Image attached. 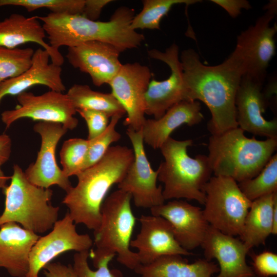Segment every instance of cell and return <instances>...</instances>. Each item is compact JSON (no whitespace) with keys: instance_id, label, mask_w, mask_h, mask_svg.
Instances as JSON below:
<instances>
[{"instance_id":"8","label":"cell","mask_w":277,"mask_h":277,"mask_svg":"<svg viewBox=\"0 0 277 277\" xmlns=\"http://www.w3.org/2000/svg\"><path fill=\"white\" fill-rule=\"evenodd\" d=\"M266 12L254 25L243 31L237 37L236 45L231 53L239 62L243 76L263 85L269 63L275 53L274 36L276 24H270L276 13V2L272 1Z\"/></svg>"},{"instance_id":"38","label":"cell","mask_w":277,"mask_h":277,"mask_svg":"<svg viewBox=\"0 0 277 277\" xmlns=\"http://www.w3.org/2000/svg\"><path fill=\"white\" fill-rule=\"evenodd\" d=\"M43 269L46 277H77L70 265L50 262L46 265Z\"/></svg>"},{"instance_id":"7","label":"cell","mask_w":277,"mask_h":277,"mask_svg":"<svg viewBox=\"0 0 277 277\" xmlns=\"http://www.w3.org/2000/svg\"><path fill=\"white\" fill-rule=\"evenodd\" d=\"M13 170L10 184L3 189L5 203L0 227L7 223H17L36 234L52 229L60 210L50 204L53 191L31 183L19 165L15 164Z\"/></svg>"},{"instance_id":"19","label":"cell","mask_w":277,"mask_h":277,"mask_svg":"<svg viewBox=\"0 0 277 277\" xmlns=\"http://www.w3.org/2000/svg\"><path fill=\"white\" fill-rule=\"evenodd\" d=\"M150 210L152 215L170 223L176 240L183 248L189 251L201 246L210 225L200 207L174 200Z\"/></svg>"},{"instance_id":"11","label":"cell","mask_w":277,"mask_h":277,"mask_svg":"<svg viewBox=\"0 0 277 277\" xmlns=\"http://www.w3.org/2000/svg\"><path fill=\"white\" fill-rule=\"evenodd\" d=\"M133 146L134 160L118 189L130 193L137 207L151 209L165 203L163 187L156 185L158 172L151 167L146 156L141 130L128 128L126 131Z\"/></svg>"},{"instance_id":"10","label":"cell","mask_w":277,"mask_h":277,"mask_svg":"<svg viewBox=\"0 0 277 277\" xmlns=\"http://www.w3.org/2000/svg\"><path fill=\"white\" fill-rule=\"evenodd\" d=\"M17 101L19 105L16 108L1 113L6 128L23 118L58 123L70 130L78 125V120L74 117L76 110L66 93L50 90L37 95L25 91L17 95Z\"/></svg>"},{"instance_id":"28","label":"cell","mask_w":277,"mask_h":277,"mask_svg":"<svg viewBox=\"0 0 277 277\" xmlns=\"http://www.w3.org/2000/svg\"><path fill=\"white\" fill-rule=\"evenodd\" d=\"M198 0H144L141 11L134 16L131 28L160 29V22L175 5L184 4L187 6L201 2Z\"/></svg>"},{"instance_id":"29","label":"cell","mask_w":277,"mask_h":277,"mask_svg":"<svg viewBox=\"0 0 277 277\" xmlns=\"http://www.w3.org/2000/svg\"><path fill=\"white\" fill-rule=\"evenodd\" d=\"M243 193L253 201L277 192V154H273L255 177L238 183Z\"/></svg>"},{"instance_id":"41","label":"cell","mask_w":277,"mask_h":277,"mask_svg":"<svg viewBox=\"0 0 277 277\" xmlns=\"http://www.w3.org/2000/svg\"><path fill=\"white\" fill-rule=\"evenodd\" d=\"M272 223V234L276 235L277 234V202L275 203L273 207Z\"/></svg>"},{"instance_id":"40","label":"cell","mask_w":277,"mask_h":277,"mask_svg":"<svg viewBox=\"0 0 277 277\" xmlns=\"http://www.w3.org/2000/svg\"><path fill=\"white\" fill-rule=\"evenodd\" d=\"M12 143L9 135L0 134V166L7 162L11 152Z\"/></svg>"},{"instance_id":"15","label":"cell","mask_w":277,"mask_h":277,"mask_svg":"<svg viewBox=\"0 0 277 277\" xmlns=\"http://www.w3.org/2000/svg\"><path fill=\"white\" fill-rule=\"evenodd\" d=\"M41 137V145L36 161L24 172L32 184L45 189L56 185L66 193L73 187L58 167L55 156L58 142L68 130L58 123L39 122L33 127Z\"/></svg>"},{"instance_id":"21","label":"cell","mask_w":277,"mask_h":277,"mask_svg":"<svg viewBox=\"0 0 277 277\" xmlns=\"http://www.w3.org/2000/svg\"><path fill=\"white\" fill-rule=\"evenodd\" d=\"M49 53L42 48L33 54L31 66L20 75L0 85V103L6 95H17L35 85H44L51 90L63 92L66 87L62 78L61 66L50 63Z\"/></svg>"},{"instance_id":"30","label":"cell","mask_w":277,"mask_h":277,"mask_svg":"<svg viewBox=\"0 0 277 277\" xmlns=\"http://www.w3.org/2000/svg\"><path fill=\"white\" fill-rule=\"evenodd\" d=\"M34 52L31 48L10 49L0 46V85L26 71L32 64Z\"/></svg>"},{"instance_id":"35","label":"cell","mask_w":277,"mask_h":277,"mask_svg":"<svg viewBox=\"0 0 277 277\" xmlns=\"http://www.w3.org/2000/svg\"><path fill=\"white\" fill-rule=\"evenodd\" d=\"M76 111L86 122L88 140H92L101 134L109 124L110 117L104 112L87 109H77Z\"/></svg>"},{"instance_id":"23","label":"cell","mask_w":277,"mask_h":277,"mask_svg":"<svg viewBox=\"0 0 277 277\" xmlns=\"http://www.w3.org/2000/svg\"><path fill=\"white\" fill-rule=\"evenodd\" d=\"M199 101H183L169 108L158 119H146L141 129L144 142L160 149L172 132L182 125L192 126L204 119Z\"/></svg>"},{"instance_id":"34","label":"cell","mask_w":277,"mask_h":277,"mask_svg":"<svg viewBox=\"0 0 277 277\" xmlns=\"http://www.w3.org/2000/svg\"><path fill=\"white\" fill-rule=\"evenodd\" d=\"M89 256V250L76 252L74 255L72 267L77 277H122L119 270L109 268L108 264L112 259L104 260L95 267L96 270H93L88 265Z\"/></svg>"},{"instance_id":"20","label":"cell","mask_w":277,"mask_h":277,"mask_svg":"<svg viewBox=\"0 0 277 277\" xmlns=\"http://www.w3.org/2000/svg\"><path fill=\"white\" fill-rule=\"evenodd\" d=\"M201 246L206 260L217 261L219 273L216 277H254L253 269L246 260L249 251L234 236L210 225Z\"/></svg>"},{"instance_id":"24","label":"cell","mask_w":277,"mask_h":277,"mask_svg":"<svg viewBox=\"0 0 277 277\" xmlns=\"http://www.w3.org/2000/svg\"><path fill=\"white\" fill-rule=\"evenodd\" d=\"M46 37L37 16L13 13L0 21V46L13 49L28 43H36L49 53L52 63L61 66L64 62L63 56L59 50L45 41Z\"/></svg>"},{"instance_id":"22","label":"cell","mask_w":277,"mask_h":277,"mask_svg":"<svg viewBox=\"0 0 277 277\" xmlns=\"http://www.w3.org/2000/svg\"><path fill=\"white\" fill-rule=\"evenodd\" d=\"M40 236L16 223L0 227V267L13 277H26L31 249Z\"/></svg>"},{"instance_id":"5","label":"cell","mask_w":277,"mask_h":277,"mask_svg":"<svg viewBox=\"0 0 277 277\" xmlns=\"http://www.w3.org/2000/svg\"><path fill=\"white\" fill-rule=\"evenodd\" d=\"M131 200L130 193L118 189L104 201L101 223L94 231L95 249L89 252L95 268L104 260L113 259L116 255L119 263L132 270L141 265L136 252L130 246L136 223Z\"/></svg>"},{"instance_id":"39","label":"cell","mask_w":277,"mask_h":277,"mask_svg":"<svg viewBox=\"0 0 277 277\" xmlns=\"http://www.w3.org/2000/svg\"><path fill=\"white\" fill-rule=\"evenodd\" d=\"M112 2L113 1L111 0H86L84 9L82 15L89 19L97 21L103 8Z\"/></svg>"},{"instance_id":"18","label":"cell","mask_w":277,"mask_h":277,"mask_svg":"<svg viewBox=\"0 0 277 277\" xmlns=\"http://www.w3.org/2000/svg\"><path fill=\"white\" fill-rule=\"evenodd\" d=\"M263 84L242 76L235 100L236 122L244 132L267 138H277V120L268 121L263 114L267 99L262 90Z\"/></svg>"},{"instance_id":"37","label":"cell","mask_w":277,"mask_h":277,"mask_svg":"<svg viewBox=\"0 0 277 277\" xmlns=\"http://www.w3.org/2000/svg\"><path fill=\"white\" fill-rule=\"evenodd\" d=\"M225 9L232 18L236 17L242 9H250L251 8L249 2L246 0H211Z\"/></svg>"},{"instance_id":"9","label":"cell","mask_w":277,"mask_h":277,"mask_svg":"<svg viewBox=\"0 0 277 277\" xmlns=\"http://www.w3.org/2000/svg\"><path fill=\"white\" fill-rule=\"evenodd\" d=\"M203 191L206 195L203 212L209 224L224 234L240 236L252 201L238 183L229 177L214 175Z\"/></svg>"},{"instance_id":"12","label":"cell","mask_w":277,"mask_h":277,"mask_svg":"<svg viewBox=\"0 0 277 277\" xmlns=\"http://www.w3.org/2000/svg\"><path fill=\"white\" fill-rule=\"evenodd\" d=\"M152 73L138 63L123 64L109 83L112 92L125 110L123 124L135 131L141 130L146 120L145 95Z\"/></svg>"},{"instance_id":"3","label":"cell","mask_w":277,"mask_h":277,"mask_svg":"<svg viewBox=\"0 0 277 277\" xmlns=\"http://www.w3.org/2000/svg\"><path fill=\"white\" fill-rule=\"evenodd\" d=\"M134 16V9L122 6L107 22L92 21L81 14L51 12L37 18L43 23L48 44L54 49L98 41L111 44L122 52L138 47L145 39L131 28Z\"/></svg>"},{"instance_id":"33","label":"cell","mask_w":277,"mask_h":277,"mask_svg":"<svg viewBox=\"0 0 277 277\" xmlns=\"http://www.w3.org/2000/svg\"><path fill=\"white\" fill-rule=\"evenodd\" d=\"M122 117L119 115L111 117L105 131L96 137L89 140L87 153L82 171L98 162L110 147L111 144L121 138V135L116 130L115 127Z\"/></svg>"},{"instance_id":"42","label":"cell","mask_w":277,"mask_h":277,"mask_svg":"<svg viewBox=\"0 0 277 277\" xmlns=\"http://www.w3.org/2000/svg\"><path fill=\"white\" fill-rule=\"evenodd\" d=\"M11 179V176H6L0 166V188L4 189L6 186L7 182Z\"/></svg>"},{"instance_id":"4","label":"cell","mask_w":277,"mask_h":277,"mask_svg":"<svg viewBox=\"0 0 277 277\" xmlns=\"http://www.w3.org/2000/svg\"><path fill=\"white\" fill-rule=\"evenodd\" d=\"M277 148V138H249L240 127L209 138V162L215 176L237 183L251 179L263 169Z\"/></svg>"},{"instance_id":"31","label":"cell","mask_w":277,"mask_h":277,"mask_svg":"<svg viewBox=\"0 0 277 277\" xmlns=\"http://www.w3.org/2000/svg\"><path fill=\"white\" fill-rule=\"evenodd\" d=\"M86 0H0V7L6 6H19L27 11L47 8L53 13L82 15Z\"/></svg>"},{"instance_id":"16","label":"cell","mask_w":277,"mask_h":277,"mask_svg":"<svg viewBox=\"0 0 277 277\" xmlns=\"http://www.w3.org/2000/svg\"><path fill=\"white\" fill-rule=\"evenodd\" d=\"M141 229L131 247L136 248L141 265L150 264L157 259L166 255H189L192 253L186 250L176 240L172 226L165 219L153 215H141Z\"/></svg>"},{"instance_id":"13","label":"cell","mask_w":277,"mask_h":277,"mask_svg":"<svg viewBox=\"0 0 277 277\" xmlns=\"http://www.w3.org/2000/svg\"><path fill=\"white\" fill-rule=\"evenodd\" d=\"M69 212L53 225L48 234L40 236L29 256V268L26 277H38L42 269L58 255L68 251L89 250L93 241L87 234H79Z\"/></svg>"},{"instance_id":"2","label":"cell","mask_w":277,"mask_h":277,"mask_svg":"<svg viewBox=\"0 0 277 277\" xmlns=\"http://www.w3.org/2000/svg\"><path fill=\"white\" fill-rule=\"evenodd\" d=\"M133 160L132 149L110 146L98 162L76 175V185L62 201L75 224H84L93 231L98 227L101 207L107 193L122 181Z\"/></svg>"},{"instance_id":"25","label":"cell","mask_w":277,"mask_h":277,"mask_svg":"<svg viewBox=\"0 0 277 277\" xmlns=\"http://www.w3.org/2000/svg\"><path fill=\"white\" fill-rule=\"evenodd\" d=\"M138 277H212L219 271L217 265L206 259L193 263L180 255L160 257L147 265H140L134 270Z\"/></svg>"},{"instance_id":"6","label":"cell","mask_w":277,"mask_h":277,"mask_svg":"<svg viewBox=\"0 0 277 277\" xmlns=\"http://www.w3.org/2000/svg\"><path fill=\"white\" fill-rule=\"evenodd\" d=\"M192 140L179 141L169 137L160 147L164 161L157 171V180L164 184L163 195L165 200L186 199L204 205L206 195L204 185L213 173L207 155L195 157L187 153Z\"/></svg>"},{"instance_id":"27","label":"cell","mask_w":277,"mask_h":277,"mask_svg":"<svg viewBox=\"0 0 277 277\" xmlns=\"http://www.w3.org/2000/svg\"><path fill=\"white\" fill-rule=\"evenodd\" d=\"M75 110L87 109L101 111L110 117L123 116L125 110L111 93L95 91L87 85L74 84L66 93Z\"/></svg>"},{"instance_id":"1","label":"cell","mask_w":277,"mask_h":277,"mask_svg":"<svg viewBox=\"0 0 277 277\" xmlns=\"http://www.w3.org/2000/svg\"><path fill=\"white\" fill-rule=\"evenodd\" d=\"M180 60L187 101H201L207 106L211 135L238 127L235 100L243 76L239 62L230 54L222 63L207 66L191 48L183 50Z\"/></svg>"},{"instance_id":"26","label":"cell","mask_w":277,"mask_h":277,"mask_svg":"<svg viewBox=\"0 0 277 277\" xmlns=\"http://www.w3.org/2000/svg\"><path fill=\"white\" fill-rule=\"evenodd\" d=\"M276 202L277 192L252 201L240 236L248 251L253 247L265 244L272 234L273 210Z\"/></svg>"},{"instance_id":"32","label":"cell","mask_w":277,"mask_h":277,"mask_svg":"<svg viewBox=\"0 0 277 277\" xmlns=\"http://www.w3.org/2000/svg\"><path fill=\"white\" fill-rule=\"evenodd\" d=\"M89 146V140L73 138L66 140L60 151L62 171L67 177L82 171Z\"/></svg>"},{"instance_id":"14","label":"cell","mask_w":277,"mask_h":277,"mask_svg":"<svg viewBox=\"0 0 277 277\" xmlns=\"http://www.w3.org/2000/svg\"><path fill=\"white\" fill-rule=\"evenodd\" d=\"M148 53L151 58L166 63L171 70L166 80H151L145 95V114L158 119L174 105L187 101L186 91L176 44H172L164 52L154 49Z\"/></svg>"},{"instance_id":"36","label":"cell","mask_w":277,"mask_h":277,"mask_svg":"<svg viewBox=\"0 0 277 277\" xmlns=\"http://www.w3.org/2000/svg\"><path fill=\"white\" fill-rule=\"evenodd\" d=\"M253 272L260 277H270L277 275V254L265 251L252 254Z\"/></svg>"},{"instance_id":"17","label":"cell","mask_w":277,"mask_h":277,"mask_svg":"<svg viewBox=\"0 0 277 277\" xmlns=\"http://www.w3.org/2000/svg\"><path fill=\"white\" fill-rule=\"evenodd\" d=\"M121 52L111 44L91 41L68 47L66 57L74 68L88 74L93 84L99 87L109 84L120 70Z\"/></svg>"}]
</instances>
